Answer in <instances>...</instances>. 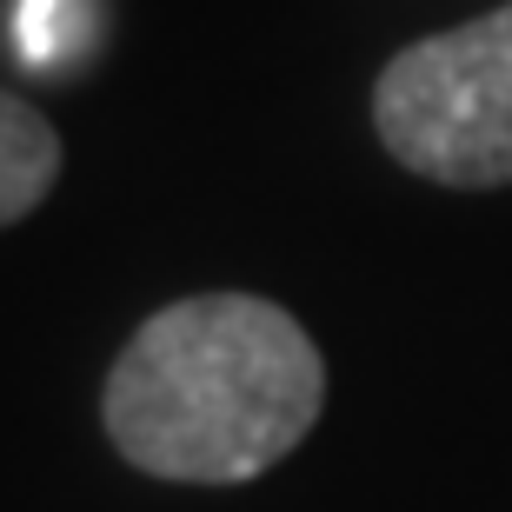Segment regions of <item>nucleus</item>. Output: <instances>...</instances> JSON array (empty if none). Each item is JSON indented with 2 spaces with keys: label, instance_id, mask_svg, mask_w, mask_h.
Masks as SVG:
<instances>
[{
  "label": "nucleus",
  "instance_id": "1",
  "mask_svg": "<svg viewBox=\"0 0 512 512\" xmlns=\"http://www.w3.org/2000/svg\"><path fill=\"white\" fill-rule=\"evenodd\" d=\"M326 406V360L280 300L187 293L133 326L100 386V426L133 473L247 486L273 473Z\"/></svg>",
  "mask_w": 512,
  "mask_h": 512
},
{
  "label": "nucleus",
  "instance_id": "2",
  "mask_svg": "<svg viewBox=\"0 0 512 512\" xmlns=\"http://www.w3.org/2000/svg\"><path fill=\"white\" fill-rule=\"evenodd\" d=\"M373 133L433 187H512V0L399 47L373 80Z\"/></svg>",
  "mask_w": 512,
  "mask_h": 512
},
{
  "label": "nucleus",
  "instance_id": "3",
  "mask_svg": "<svg viewBox=\"0 0 512 512\" xmlns=\"http://www.w3.org/2000/svg\"><path fill=\"white\" fill-rule=\"evenodd\" d=\"M60 187V133L34 100L0 87V233L20 227L27 213Z\"/></svg>",
  "mask_w": 512,
  "mask_h": 512
},
{
  "label": "nucleus",
  "instance_id": "4",
  "mask_svg": "<svg viewBox=\"0 0 512 512\" xmlns=\"http://www.w3.org/2000/svg\"><path fill=\"white\" fill-rule=\"evenodd\" d=\"M80 27H87V0H20L14 14V40L27 67H47V60L74 54Z\"/></svg>",
  "mask_w": 512,
  "mask_h": 512
}]
</instances>
